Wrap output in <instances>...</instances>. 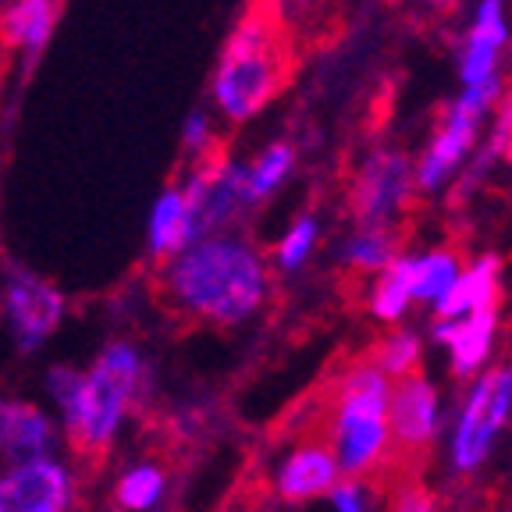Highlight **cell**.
<instances>
[{
	"instance_id": "obj_20",
	"label": "cell",
	"mask_w": 512,
	"mask_h": 512,
	"mask_svg": "<svg viewBox=\"0 0 512 512\" xmlns=\"http://www.w3.org/2000/svg\"><path fill=\"white\" fill-rule=\"evenodd\" d=\"M345 260L356 271H384L395 260V235L388 228H363L356 239L345 246Z\"/></svg>"
},
{
	"instance_id": "obj_12",
	"label": "cell",
	"mask_w": 512,
	"mask_h": 512,
	"mask_svg": "<svg viewBox=\"0 0 512 512\" xmlns=\"http://www.w3.org/2000/svg\"><path fill=\"white\" fill-rule=\"evenodd\" d=\"M57 25V0H11L0 11V36L11 50H22L29 61L47 50Z\"/></svg>"
},
{
	"instance_id": "obj_7",
	"label": "cell",
	"mask_w": 512,
	"mask_h": 512,
	"mask_svg": "<svg viewBox=\"0 0 512 512\" xmlns=\"http://www.w3.org/2000/svg\"><path fill=\"white\" fill-rule=\"evenodd\" d=\"M413 168L399 150H377L363 164L352 185V214L363 228H384V221L399 207H406Z\"/></svg>"
},
{
	"instance_id": "obj_23",
	"label": "cell",
	"mask_w": 512,
	"mask_h": 512,
	"mask_svg": "<svg viewBox=\"0 0 512 512\" xmlns=\"http://www.w3.org/2000/svg\"><path fill=\"white\" fill-rule=\"evenodd\" d=\"M374 363L381 374H409V370H420V345L413 335H392L377 342Z\"/></svg>"
},
{
	"instance_id": "obj_29",
	"label": "cell",
	"mask_w": 512,
	"mask_h": 512,
	"mask_svg": "<svg viewBox=\"0 0 512 512\" xmlns=\"http://www.w3.org/2000/svg\"><path fill=\"white\" fill-rule=\"evenodd\" d=\"M153 512H164V509H153Z\"/></svg>"
},
{
	"instance_id": "obj_3",
	"label": "cell",
	"mask_w": 512,
	"mask_h": 512,
	"mask_svg": "<svg viewBox=\"0 0 512 512\" xmlns=\"http://www.w3.org/2000/svg\"><path fill=\"white\" fill-rule=\"evenodd\" d=\"M285 75L288 54L278 25L264 8H256L235 25L224 43L210 79V100L224 118L242 125V121H253L278 96Z\"/></svg>"
},
{
	"instance_id": "obj_17",
	"label": "cell",
	"mask_w": 512,
	"mask_h": 512,
	"mask_svg": "<svg viewBox=\"0 0 512 512\" xmlns=\"http://www.w3.org/2000/svg\"><path fill=\"white\" fill-rule=\"evenodd\" d=\"M168 495V470L157 459H139L125 466L114 484V502L121 512H153Z\"/></svg>"
},
{
	"instance_id": "obj_14",
	"label": "cell",
	"mask_w": 512,
	"mask_h": 512,
	"mask_svg": "<svg viewBox=\"0 0 512 512\" xmlns=\"http://www.w3.org/2000/svg\"><path fill=\"white\" fill-rule=\"evenodd\" d=\"M495 335V310H477L463 324H434V338L452 349V370L459 377L473 374L484 363Z\"/></svg>"
},
{
	"instance_id": "obj_19",
	"label": "cell",
	"mask_w": 512,
	"mask_h": 512,
	"mask_svg": "<svg viewBox=\"0 0 512 512\" xmlns=\"http://www.w3.org/2000/svg\"><path fill=\"white\" fill-rule=\"evenodd\" d=\"M459 271L448 253H427L420 260H406V285L409 299H441L456 285Z\"/></svg>"
},
{
	"instance_id": "obj_8",
	"label": "cell",
	"mask_w": 512,
	"mask_h": 512,
	"mask_svg": "<svg viewBox=\"0 0 512 512\" xmlns=\"http://www.w3.org/2000/svg\"><path fill=\"white\" fill-rule=\"evenodd\" d=\"M512 402V370L498 367L484 374V381L473 388L470 402L463 409V424L456 434V463L459 470H473L480 459L488 456L491 438L502 427Z\"/></svg>"
},
{
	"instance_id": "obj_10",
	"label": "cell",
	"mask_w": 512,
	"mask_h": 512,
	"mask_svg": "<svg viewBox=\"0 0 512 512\" xmlns=\"http://www.w3.org/2000/svg\"><path fill=\"white\" fill-rule=\"evenodd\" d=\"M335 480H338V463L331 456V448L320 438H310L278 466L274 491H278L281 502L306 505L320 495H331Z\"/></svg>"
},
{
	"instance_id": "obj_16",
	"label": "cell",
	"mask_w": 512,
	"mask_h": 512,
	"mask_svg": "<svg viewBox=\"0 0 512 512\" xmlns=\"http://www.w3.org/2000/svg\"><path fill=\"white\" fill-rule=\"evenodd\" d=\"M498 256H484L480 264H473L463 278H456V285L448 288L445 296L438 299L441 317H456L463 310H495L498 306Z\"/></svg>"
},
{
	"instance_id": "obj_27",
	"label": "cell",
	"mask_w": 512,
	"mask_h": 512,
	"mask_svg": "<svg viewBox=\"0 0 512 512\" xmlns=\"http://www.w3.org/2000/svg\"><path fill=\"white\" fill-rule=\"evenodd\" d=\"M399 512H431V495L427 491H409V495H402Z\"/></svg>"
},
{
	"instance_id": "obj_1",
	"label": "cell",
	"mask_w": 512,
	"mask_h": 512,
	"mask_svg": "<svg viewBox=\"0 0 512 512\" xmlns=\"http://www.w3.org/2000/svg\"><path fill=\"white\" fill-rule=\"evenodd\" d=\"M164 296L210 328H239L264 310L271 274L260 249L242 235H203L160 267Z\"/></svg>"
},
{
	"instance_id": "obj_28",
	"label": "cell",
	"mask_w": 512,
	"mask_h": 512,
	"mask_svg": "<svg viewBox=\"0 0 512 512\" xmlns=\"http://www.w3.org/2000/svg\"><path fill=\"white\" fill-rule=\"evenodd\" d=\"M434 4H441V8H456V0H434Z\"/></svg>"
},
{
	"instance_id": "obj_26",
	"label": "cell",
	"mask_w": 512,
	"mask_h": 512,
	"mask_svg": "<svg viewBox=\"0 0 512 512\" xmlns=\"http://www.w3.org/2000/svg\"><path fill=\"white\" fill-rule=\"evenodd\" d=\"M331 502H335L338 512H363V484L342 480V484L331 488Z\"/></svg>"
},
{
	"instance_id": "obj_6",
	"label": "cell",
	"mask_w": 512,
	"mask_h": 512,
	"mask_svg": "<svg viewBox=\"0 0 512 512\" xmlns=\"http://www.w3.org/2000/svg\"><path fill=\"white\" fill-rule=\"evenodd\" d=\"M75 491L79 480L61 456L25 459L0 470V512H72Z\"/></svg>"
},
{
	"instance_id": "obj_9",
	"label": "cell",
	"mask_w": 512,
	"mask_h": 512,
	"mask_svg": "<svg viewBox=\"0 0 512 512\" xmlns=\"http://www.w3.org/2000/svg\"><path fill=\"white\" fill-rule=\"evenodd\" d=\"M57 445H61V424L47 406L29 399H0V459L4 463L54 456Z\"/></svg>"
},
{
	"instance_id": "obj_13",
	"label": "cell",
	"mask_w": 512,
	"mask_h": 512,
	"mask_svg": "<svg viewBox=\"0 0 512 512\" xmlns=\"http://www.w3.org/2000/svg\"><path fill=\"white\" fill-rule=\"evenodd\" d=\"M509 40V25H505V4L502 0H484L477 11L470 36H466V54H463V79L466 86L491 79L495 75L498 50Z\"/></svg>"
},
{
	"instance_id": "obj_25",
	"label": "cell",
	"mask_w": 512,
	"mask_h": 512,
	"mask_svg": "<svg viewBox=\"0 0 512 512\" xmlns=\"http://www.w3.org/2000/svg\"><path fill=\"white\" fill-rule=\"evenodd\" d=\"M498 96H502V79L491 75V79L477 82V86H466V93L456 100V107L448 114H456V118H466V121H480V114L491 111Z\"/></svg>"
},
{
	"instance_id": "obj_24",
	"label": "cell",
	"mask_w": 512,
	"mask_h": 512,
	"mask_svg": "<svg viewBox=\"0 0 512 512\" xmlns=\"http://www.w3.org/2000/svg\"><path fill=\"white\" fill-rule=\"evenodd\" d=\"M313 242H317V221L306 214V217H299L285 232V239L278 242V264L285 267V271H296L306 256H310Z\"/></svg>"
},
{
	"instance_id": "obj_22",
	"label": "cell",
	"mask_w": 512,
	"mask_h": 512,
	"mask_svg": "<svg viewBox=\"0 0 512 512\" xmlns=\"http://www.w3.org/2000/svg\"><path fill=\"white\" fill-rule=\"evenodd\" d=\"M178 146L192 164H203V160L214 157L217 146V132H214V118L207 111H189L182 121V132H178Z\"/></svg>"
},
{
	"instance_id": "obj_4",
	"label": "cell",
	"mask_w": 512,
	"mask_h": 512,
	"mask_svg": "<svg viewBox=\"0 0 512 512\" xmlns=\"http://www.w3.org/2000/svg\"><path fill=\"white\" fill-rule=\"evenodd\" d=\"M434 441V388L420 370H409L388 399V459L384 480H406L420 470Z\"/></svg>"
},
{
	"instance_id": "obj_21",
	"label": "cell",
	"mask_w": 512,
	"mask_h": 512,
	"mask_svg": "<svg viewBox=\"0 0 512 512\" xmlns=\"http://www.w3.org/2000/svg\"><path fill=\"white\" fill-rule=\"evenodd\" d=\"M406 260L409 256H395L392 264L384 267V278L377 281L374 296H370V310L384 320H395L409 303V285H406Z\"/></svg>"
},
{
	"instance_id": "obj_15",
	"label": "cell",
	"mask_w": 512,
	"mask_h": 512,
	"mask_svg": "<svg viewBox=\"0 0 512 512\" xmlns=\"http://www.w3.org/2000/svg\"><path fill=\"white\" fill-rule=\"evenodd\" d=\"M473 136H477V121H466V118H456V114H448L445 128L438 132L434 146L424 153L420 168H416V185H420V189H434V185L445 182V178L452 175V168H456L459 160L470 153Z\"/></svg>"
},
{
	"instance_id": "obj_18",
	"label": "cell",
	"mask_w": 512,
	"mask_h": 512,
	"mask_svg": "<svg viewBox=\"0 0 512 512\" xmlns=\"http://www.w3.org/2000/svg\"><path fill=\"white\" fill-rule=\"evenodd\" d=\"M292 168H296V150H292V143H271L267 150L256 153L253 164H246V203L249 207L267 200V196L292 175Z\"/></svg>"
},
{
	"instance_id": "obj_2",
	"label": "cell",
	"mask_w": 512,
	"mask_h": 512,
	"mask_svg": "<svg viewBox=\"0 0 512 512\" xmlns=\"http://www.w3.org/2000/svg\"><path fill=\"white\" fill-rule=\"evenodd\" d=\"M146 384H150L146 356L125 338L107 342L89 370L57 363L43 377L61 434L79 456L89 459L111 452L114 438L125 427V416L143 399Z\"/></svg>"
},
{
	"instance_id": "obj_11",
	"label": "cell",
	"mask_w": 512,
	"mask_h": 512,
	"mask_svg": "<svg viewBox=\"0 0 512 512\" xmlns=\"http://www.w3.org/2000/svg\"><path fill=\"white\" fill-rule=\"evenodd\" d=\"M196 239H200L196 235V221H192V210L185 203L178 182L164 185L157 192V200H153L150 214H146V253L157 264H168L171 256H178Z\"/></svg>"
},
{
	"instance_id": "obj_5",
	"label": "cell",
	"mask_w": 512,
	"mask_h": 512,
	"mask_svg": "<svg viewBox=\"0 0 512 512\" xmlns=\"http://www.w3.org/2000/svg\"><path fill=\"white\" fill-rule=\"evenodd\" d=\"M4 313L18 352H36L64 320V292L22 264L4 267Z\"/></svg>"
}]
</instances>
